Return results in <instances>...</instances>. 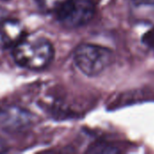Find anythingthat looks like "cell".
Wrapping results in <instances>:
<instances>
[{"label":"cell","instance_id":"cell-5","mask_svg":"<svg viewBox=\"0 0 154 154\" xmlns=\"http://www.w3.org/2000/svg\"><path fill=\"white\" fill-rule=\"evenodd\" d=\"M3 124L8 128H16L30 124V115L27 112L13 109L5 112L2 116Z\"/></svg>","mask_w":154,"mask_h":154},{"label":"cell","instance_id":"cell-3","mask_svg":"<svg viewBox=\"0 0 154 154\" xmlns=\"http://www.w3.org/2000/svg\"><path fill=\"white\" fill-rule=\"evenodd\" d=\"M58 21L67 28H77L88 23L96 12L94 0H63L57 7Z\"/></svg>","mask_w":154,"mask_h":154},{"label":"cell","instance_id":"cell-6","mask_svg":"<svg viewBox=\"0 0 154 154\" xmlns=\"http://www.w3.org/2000/svg\"><path fill=\"white\" fill-rule=\"evenodd\" d=\"M91 153H116L119 151L107 143H96L88 151Z\"/></svg>","mask_w":154,"mask_h":154},{"label":"cell","instance_id":"cell-7","mask_svg":"<svg viewBox=\"0 0 154 154\" xmlns=\"http://www.w3.org/2000/svg\"><path fill=\"white\" fill-rule=\"evenodd\" d=\"M63 0H39L41 6L48 11L56 10L57 7L62 3Z\"/></svg>","mask_w":154,"mask_h":154},{"label":"cell","instance_id":"cell-10","mask_svg":"<svg viewBox=\"0 0 154 154\" xmlns=\"http://www.w3.org/2000/svg\"><path fill=\"white\" fill-rule=\"evenodd\" d=\"M138 4H145V5H153L154 0H135Z\"/></svg>","mask_w":154,"mask_h":154},{"label":"cell","instance_id":"cell-9","mask_svg":"<svg viewBox=\"0 0 154 154\" xmlns=\"http://www.w3.org/2000/svg\"><path fill=\"white\" fill-rule=\"evenodd\" d=\"M6 150H7V146H6V143H5V142L0 137V153H2V152H6Z\"/></svg>","mask_w":154,"mask_h":154},{"label":"cell","instance_id":"cell-1","mask_svg":"<svg viewBox=\"0 0 154 154\" xmlns=\"http://www.w3.org/2000/svg\"><path fill=\"white\" fill-rule=\"evenodd\" d=\"M13 57L20 67L38 70L50 65L54 57V49L45 38L23 37L14 46Z\"/></svg>","mask_w":154,"mask_h":154},{"label":"cell","instance_id":"cell-4","mask_svg":"<svg viewBox=\"0 0 154 154\" xmlns=\"http://www.w3.org/2000/svg\"><path fill=\"white\" fill-rule=\"evenodd\" d=\"M24 37L23 24L17 20H5L0 23V50L15 46Z\"/></svg>","mask_w":154,"mask_h":154},{"label":"cell","instance_id":"cell-8","mask_svg":"<svg viewBox=\"0 0 154 154\" xmlns=\"http://www.w3.org/2000/svg\"><path fill=\"white\" fill-rule=\"evenodd\" d=\"M143 42L151 46V47H153L154 48V28L152 30L149 31L144 36H143Z\"/></svg>","mask_w":154,"mask_h":154},{"label":"cell","instance_id":"cell-2","mask_svg":"<svg viewBox=\"0 0 154 154\" xmlns=\"http://www.w3.org/2000/svg\"><path fill=\"white\" fill-rule=\"evenodd\" d=\"M74 61L79 69L88 77L102 73L112 61V51L103 46L83 43L74 51Z\"/></svg>","mask_w":154,"mask_h":154}]
</instances>
